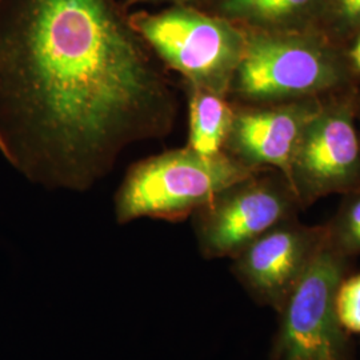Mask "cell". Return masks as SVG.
Masks as SVG:
<instances>
[{
    "label": "cell",
    "mask_w": 360,
    "mask_h": 360,
    "mask_svg": "<svg viewBox=\"0 0 360 360\" xmlns=\"http://www.w3.org/2000/svg\"><path fill=\"white\" fill-rule=\"evenodd\" d=\"M178 99L119 0H0V154L47 190L87 191Z\"/></svg>",
    "instance_id": "cell-1"
},
{
    "label": "cell",
    "mask_w": 360,
    "mask_h": 360,
    "mask_svg": "<svg viewBox=\"0 0 360 360\" xmlns=\"http://www.w3.org/2000/svg\"><path fill=\"white\" fill-rule=\"evenodd\" d=\"M243 30L245 52L230 89L242 103L324 98L349 89L354 70L347 49L319 30Z\"/></svg>",
    "instance_id": "cell-2"
},
{
    "label": "cell",
    "mask_w": 360,
    "mask_h": 360,
    "mask_svg": "<svg viewBox=\"0 0 360 360\" xmlns=\"http://www.w3.org/2000/svg\"><path fill=\"white\" fill-rule=\"evenodd\" d=\"M262 169L226 151L203 155L186 148L155 155L132 166L115 195L120 224L139 218L180 221L218 193Z\"/></svg>",
    "instance_id": "cell-3"
},
{
    "label": "cell",
    "mask_w": 360,
    "mask_h": 360,
    "mask_svg": "<svg viewBox=\"0 0 360 360\" xmlns=\"http://www.w3.org/2000/svg\"><path fill=\"white\" fill-rule=\"evenodd\" d=\"M129 25L163 65L188 87L230 98L245 47L243 27L198 6L129 13Z\"/></svg>",
    "instance_id": "cell-4"
},
{
    "label": "cell",
    "mask_w": 360,
    "mask_h": 360,
    "mask_svg": "<svg viewBox=\"0 0 360 360\" xmlns=\"http://www.w3.org/2000/svg\"><path fill=\"white\" fill-rule=\"evenodd\" d=\"M356 95L348 90L323 99L291 158L285 179L302 210L324 196L360 190Z\"/></svg>",
    "instance_id": "cell-5"
},
{
    "label": "cell",
    "mask_w": 360,
    "mask_h": 360,
    "mask_svg": "<svg viewBox=\"0 0 360 360\" xmlns=\"http://www.w3.org/2000/svg\"><path fill=\"white\" fill-rule=\"evenodd\" d=\"M328 232V231H327ZM349 257L328 239L287 297L269 360H348V334L335 314V292Z\"/></svg>",
    "instance_id": "cell-6"
},
{
    "label": "cell",
    "mask_w": 360,
    "mask_h": 360,
    "mask_svg": "<svg viewBox=\"0 0 360 360\" xmlns=\"http://www.w3.org/2000/svg\"><path fill=\"white\" fill-rule=\"evenodd\" d=\"M302 211L282 172L262 169L218 193L193 218L202 257L233 259L264 232Z\"/></svg>",
    "instance_id": "cell-7"
},
{
    "label": "cell",
    "mask_w": 360,
    "mask_h": 360,
    "mask_svg": "<svg viewBox=\"0 0 360 360\" xmlns=\"http://www.w3.org/2000/svg\"><path fill=\"white\" fill-rule=\"evenodd\" d=\"M327 226L287 219L232 259L231 271L257 304L282 309L327 240Z\"/></svg>",
    "instance_id": "cell-8"
},
{
    "label": "cell",
    "mask_w": 360,
    "mask_h": 360,
    "mask_svg": "<svg viewBox=\"0 0 360 360\" xmlns=\"http://www.w3.org/2000/svg\"><path fill=\"white\" fill-rule=\"evenodd\" d=\"M323 99L236 105L224 151L247 166L276 169L285 176L296 144Z\"/></svg>",
    "instance_id": "cell-9"
},
{
    "label": "cell",
    "mask_w": 360,
    "mask_h": 360,
    "mask_svg": "<svg viewBox=\"0 0 360 360\" xmlns=\"http://www.w3.org/2000/svg\"><path fill=\"white\" fill-rule=\"evenodd\" d=\"M321 1L322 0H217L205 10L247 28L285 31L314 28Z\"/></svg>",
    "instance_id": "cell-10"
},
{
    "label": "cell",
    "mask_w": 360,
    "mask_h": 360,
    "mask_svg": "<svg viewBox=\"0 0 360 360\" xmlns=\"http://www.w3.org/2000/svg\"><path fill=\"white\" fill-rule=\"evenodd\" d=\"M190 138L188 147L203 155L224 151L231 129L235 107L227 96L211 91L188 87Z\"/></svg>",
    "instance_id": "cell-11"
},
{
    "label": "cell",
    "mask_w": 360,
    "mask_h": 360,
    "mask_svg": "<svg viewBox=\"0 0 360 360\" xmlns=\"http://www.w3.org/2000/svg\"><path fill=\"white\" fill-rule=\"evenodd\" d=\"M314 28L346 49L360 32V0H322Z\"/></svg>",
    "instance_id": "cell-12"
},
{
    "label": "cell",
    "mask_w": 360,
    "mask_h": 360,
    "mask_svg": "<svg viewBox=\"0 0 360 360\" xmlns=\"http://www.w3.org/2000/svg\"><path fill=\"white\" fill-rule=\"evenodd\" d=\"M326 226L336 248L349 257L360 255V190L345 195L336 215Z\"/></svg>",
    "instance_id": "cell-13"
},
{
    "label": "cell",
    "mask_w": 360,
    "mask_h": 360,
    "mask_svg": "<svg viewBox=\"0 0 360 360\" xmlns=\"http://www.w3.org/2000/svg\"><path fill=\"white\" fill-rule=\"evenodd\" d=\"M335 314L347 334L360 335V272L346 275L335 292Z\"/></svg>",
    "instance_id": "cell-14"
},
{
    "label": "cell",
    "mask_w": 360,
    "mask_h": 360,
    "mask_svg": "<svg viewBox=\"0 0 360 360\" xmlns=\"http://www.w3.org/2000/svg\"><path fill=\"white\" fill-rule=\"evenodd\" d=\"M124 8L127 10L131 6H136V4H168V6H198L202 7L203 0H123L122 1Z\"/></svg>",
    "instance_id": "cell-15"
},
{
    "label": "cell",
    "mask_w": 360,
    "mask_h": 360,
    "mask_svg": "<svg viewBox=\"0 0 360 360\" xmlns=\"http://www.w3.org/2000/svg\"><path fill=\"white\" fill-rule=\"evenodd\" d=\"M346 51L352 70L360 74V32L351 41V47Z\"/></svg>",
    "instance_id": "cell-16"
},
{
    "label": "cell",
    "mask_w": 360,
    "mask_h": 360,
    "mask_svg": "<svg viewBox=\"0 0 360 360\" xmlns=\"http://www.w3.org/2000/svg\"><path fill=\"white\" fill-rule=\"evenodd\" d=\"M214 1H217V0H203V3H202V7H203V8H206V7H208L210 4H212Z\"/></svg>",
    "instance_id": "cell-17"
},
{
    "label": "cell",
    "mask_w": 360,
    "mask_h": 360,
    "mask_svg": "<svg viewBox=\"0 0 360 360\" xmlns=\"http://www.w3.org/2000/svg\"><path fill=\"white\" fill-rule=\"evenodd\" d=\"M356 110H358V112H360V104H358V99H356ZM360 117V114H359ZM360 135V134H359Z\"/></svg>",
    "instance_id": "cell-18"
}]
</instances>
